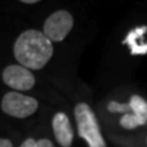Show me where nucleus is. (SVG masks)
Wrapping results in <instances>:
<instances>
[{
    "instance_id": "1a4fd4ad",
    "label": "nucleus",
    "mask_w": 147,
    "mask_h": 147,
    "mask_svg": "<svg viewBox=\"0 0 147 147\" xmlns=\"http://www.w3.org/2000/svg\"><path fill=\"white\" fill-rule=\"evenodd\" d=\"M20 147H54V145L48 139H40V140L27 139L22 142V145Z\"/></svg>"
},
{
    "instance_id": "0eeeda50",
    "label": "nucleus",
    "mask_w": 147,
    "mask_h": 147,
    "mask_svg": "<svg viewBox=\"0 0 147 147\" xmlns=\"http://www.w3.org/2000/svg\"><path fill=\"white\" fill-rule=\"evenodd\" d=\"M52 126L58 144L61 147H71L74 141V130L66 114L61 112L55 114L52 120Z\"/></svg>"
},
{
    "instance_id": "423d86ee",
    "label": "nucleus",
    "mask_w": 147,
    "mask_h": 147,
    "mask_svg": "<svg viewBox=\"0 0 147 147\" xmlns=\"http://www.w3.org/2000/svg\"><path fill=\"white\" fill-rule=\"evenodd\" d=\"M129 112L120 119V125L126 130L134 129L147 124V100L141 96L134 94L129 100Z\"/></svg>"
},
{
    "instance_id": "f03ea898",
    "label": "nucleus",
    "mask_w": 147,
    "mask_h": 147,
    "mask_svg": "<svg viewBox=\"0 0 147 147\" xmlns=\"http://www.w3.org/2000/svg\"><path fill=\"white\" fill-rule=\"evenodd\" d=\"M75 120L79 136L86 141L88 147H107L97 117L87 103H79L75 107Z\"/></svg>"
},
{
    "instance_id": "7ed1b4c3",
    "label": "nucleus",
    "mask_w": 147,
    "mask_h": 147,
    "mask_svg": "<svg viewBox=\"0 0 147 147\" xmlns=\"http://www.w3.org/2000/svg\"><path fill=\"white\" fill-rule=\"evenodd\" d=\"M3 112L10 117L24 119L32 115L38 109V100L20 92H7L1 99Z\"/></svg>"
},
{
    "instance_id": "f257e3e1",
    "label": "nucleus",
    "mask_w": 147,
    "mask_h": 147,
    "mask_svg": "<svg viewBox=\"0 0 147 147\" xmlns=\"http://www.w3.org/2000/svg\"><path fill=\"white\" fill-rule=\"evenodd\" d=\"M13 55L18 65L28 70H40L53 55V44L45 34L37 30H27L17 37Z\"/></svg>"
},
{
    "instance_id": "f8f14e48",
    "label": "nucleus",
    "mask_w": 147,
    "mask_h": 147,
    "mask_svg": "<svg viewBox=\"0 0 147 147\" xmlns=\"http://www.w3.org/2000/svg\"><path fill=\"white\" fill-rule=\"evenodd\" d=\"M21 3H24V4H30V5H31V4H37V3H38V0H22Z\"/></svg>"
},
{
    "instance_id": "6e6552de",
    "label": "nucleus",
    "mask_w": 147,
    "mask_h": 147,
    "mask_svg": "<svg viewBox=\"0 0 147 147\" xmlns=\"http://www.w3.org/2000/svg\"><path fill=\"white\" fill-rule=\"evenodd\" d=\"M147 32V26H137L129 31L123 44L130 48L131 55H145L147 54V42H144V36Z\"/></svg>"
},
{
    "instance_id": "9b49d317",
    "label": "nucleus",
    "mask_w": 147,
    "mask_h": 147,
    "mask_svg": "<svg viewBox=\"0 0 147 147\" xmlns=\"http://www.w3.org/2000/svg\"><path fill=\"white\" fill-rule=\"evenodd\" d=\"M0 147H13L12 142L7 139H0Z\"/></svg>"
},
{
    "instance_id": "9d476101",
    "label": "nucleus",
    "mask_w": 147,
    "mask_h": 147,
    "mask_svg": "<svg viewBox=\"0 0 147 147\" xmlns=\"http://www.w3.org/2000/svg\"><path fill=\"white\" fill-rule=\"evenodd\" d=\"M107 109L110 113H124V114H126L129 112V109H130V107H129V103H119V102H115V100H112L110 103H108Z\"/></svg>"
},
{
    "instance_id": "39448f33",
    "label": "nucleus",
    "mask_w": 147,
    "mask_h": 147,
    "mask_svg": "<svg viewBox=\"0 0 147 147\" xmlns=\"http://www.w3.org/2000/svg\"><path fill=\"white\" fill-rule=\"evenodd\" d=\"M3 81L15 92L30 91L36 85V77L31 70L21 65H9L3 71Z\"/></svg>"
},
{
    "instance_id": "20e7f679",
    "label": "nucleus",
    "mask_w": 147,
    "mask_h": 147,
    "mask_svg": "<svg viewBox=\"0 0 147 147\" xmlns=\"http://www.w3.org/2000/svg\"><path fill=\"white\" fill-rule=\"evenodd\" d=\"M74 26L72 15L69 11H55L45 20L43 25V33L50 42H61L70 33Z\"/></svg>"
}]
</instances>
